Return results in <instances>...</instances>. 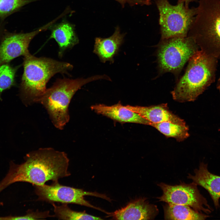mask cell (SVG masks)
I'll list each match as a JSON object with an SVG mask.
<instances>
[{"instance_id": "6da1fadb", "label": "cell", "mask_w": 220, "mask_h": 220, "mask_svg": "<svg viewBox=\"0 0 220 220\" xmlns=\"http://www.w3.org/2000/svg\"><path fill=\"white\" fill-rule=\"evenodd\" d=\"M24 159L25 162L20 164L10 163L8 172L0 185L5 188L18 182L41 185L50 180L58 182L71 175L68 170L69 160L64 152L41 148L29 152Z\"/></svg>"}, {"instance_id": "7a4b0ae2", "label": "cell", "mask_w": 220, "mask_h": 220, "mask_svg": "<svg viewBox=\"0 0 220 220\" xmlns=\"http://www.w3.org/2000/svg\"><path fill=\"white\" fill-rule=\"evenodd\" d=\"M23 65L20 94L27 106L38 102L52 77L58 73L67 74L73 68L69 63L47 57H36L30 53L24 57Z\"/></svg>"}, {"instance_id": "3957f363", "label": "cell", "mask_w": 220, "mask_h": 220, "mask_svg": "<svg viewBox=\"0 0 220 220\" xmlns=\"http://www.w3.org/2000/svg\"><path fill=\"white\" fill-rule=\"evenodd\" d=\"M218 59L201 50L189 60L185 72L171 92L173 99L179 102L193 101L215 79Z\"/></svg>"}, {"instance_id": "277c9868", "label": "cell", "mask_w": 220, "mask_h": 220, "mask_svg": "<svg viewBox=\"0 0 220 220\" xmlns=\"http://www.w3.org/2000/svg\"><path fill=\"white\" fill-rule=\"evenodd\" d=\"M101 79L109 80L110 78L104 75L86 79H59L50 87L46 89L38 103L45 108L54 126L62 130L69 120L68 107L75 94L86 84Z\"/></svg>"}, {"instance_id": "5b68a950", "label": "cell", "mask_w": 220, "mask_h": 220, "mask_svg": "<svg viewBox=\"0 0 220 220\" xmlns=\"http://www.w3.org/2000/svg\"><path fill=\"white\" fill-rule=\"evenodd\" d=\"M188 36L201 50L220 59V0H200Z\"/></svg>"}, {"instance_id": "8992f818", "label": "cell", "mask_w": 220, "mask_h": 220, "mask_svg": "<svg viewBox=\"0 0 220 220\" xmlns=\"http://www.w3.org/2000/svg\"><path fill=\"white\" fill-rule=\"evenodd\" d=\"M159 13L161 40L175 37H185L194 21L196 8L186 7L184 2L178 1L173 5L168 0H156Z\"/></svg>"}, {"instance_id": "52a82bcc", "label": "cell", "mask_w": 220, "mask_h": 220, "mask_svg": "<svg viewBox=\"0 0 220 220\" xmlns=\"http://www.w3.org/2000/svg\"><path fill=\"white\" fill-rule=\"evenodd\" d=\"M158 46L157 56L160 70L176 75L199 50L194 39L189 36L161 40Z\"/></svg>"}, {"instance_id": "ba28073f", "label": "cell", "mask_w": 220, "mask_h": 220, "mask_svg": "<svg viewBox=\"0 0 220 220\" xmlns=\"http://www.w3.org/2000/svg\"><path fill=\"white\" fill-rule=\"evenodd\" d=\"M157 185L163 192L162 195L157 197L159 201L189 206L206 214L213 211L206 198L200 193L197 185L193 182L187 184L180 181L179 184L174 185L161 182Z\"/></svg>"}, {"instance_id": "9c48e42d", "label": "cell", "mask_w": 220, "mask_h": 220, "mask_svg": "<svg viewBox=\"0 0 220 220\" xmlns=\"http://www.w3.org/2000/svg\"><path fill=\"white\" fill-rule=\"evenodd\" d=\"M35 192L38 196L37 200L44 201L51 204L55 202L62 204H72L91 207L107 213L104 210L95 207L85 200L86 195L101 197L108 201L110 199L106 195L96 192L85 191L82 189L60 184L58 182H53L51 185L44 184L34 186Z\"/></svg>"}, {"instance_id": "30bf717a", "label": "cell", "mask_w": 220, "mask_h": 220, "mask_svg": "<svg viewBox=\"0 0 220 220\" xmlns=\"http://www.w3.org/2000/svg\"><path fill=\"white\" fill-rule=\"evenodd\" d=\"M57 17L52 21L33 31L24 33L10 32L7 30L2 38L0 45V66L9 63L18 57H24L30 53L28 50L29 44L41 32L50 28L58 19Z\"/></svg>"}, {"instance_id": "8fae6325", "label": "cell", "mask_w": 220, "mask_h": 220, "mask_svg": "<svg viewBox=\"0 0 220 220\" xmlns=\"http://www.w3.org/2000/svg\"><path fill=\"white\" fill-rule=\"evenodd\" d=\"M156 205L149 203L145 197L136 199L124 207L110 213L116 220H152L159 213Z\"/></svg>"}, {"instance_id": "7c38bea8", "label": "cell", "mask_w": 220, "mask_h": 220, "mask_svg": "<svg viewBox=\"0 0 220 220\" xmlns=\"http://www.w3.org/2000/svg\"><path fill=\"white\" fill-rule=\"evenodd\" d=\"M125 106L127 109L138 113L152 123L169 122L186 126L185 121L171 112L166 103L149 106Z\"/></svg>"}, {"instance_id": "4fadbf2b", "label": "cell", "mask_w": 220, "mask_h": 220, "mask_svg": "<svg viewBox=\"0 0 220 220\" xmlns=\"http://www.w3.org/2000/svg\"><path fill=\"white\" fill-rule=\"evenodd\" d=\"M97 114L121 123H133L149 125L151 122L138 113L127 109L120 103L111 105L97 104L91 106Z\"/></svg>"}, {"instance_id": "5bb4252c", "label": "cell", "mask_w": 220, "mask_h": 220, "mask_svg": "<svg viewBox=\"0 0 220 220\" xmlns=\"http://www.w3.org/2000/svg\"><path fill=\"white\" fill-rule=\"evenodd\" d=\"M194 174H189L187 178L193 182L206 189L211 196L216 209L220 207V176L210 172L207 164L203 162L200 164L198 169L194 170Z\"/></svg>"}, {"instance_id": "9a60e30c", "label": "cell", "mask_w": 220, "mask_h": 220, "mask_svg": "<svg viewBox=\"0 0 220 220\" xmlns=\"http://www.w3.org/2000/svg\"><path fill=\"white\" fill-rule=\"evenodd\" d=\"M124 34L121 33L119 27L111 36L105 38H96L93 52L97 55L103 63L109 61L113 63L114 57L118 53L122 44Z\"/></svg>"}, {"instance_id": "2e32d148", "label": "cell", "mask_w": 220, "mask_h": 220, "mask_svg": "<svg viewBox=\"0 0 220 220\" xmlns=\"http://www.w3.org/2000/svg\"><path fill=\"white\" fill-rule=\"evenodd\" d=\"M50 38H53L57 42L59 48L58 55L61 57L66 50L72 48L79 42L73 26L66 21L62 22L52 28Z\"/></svg>"}, {"instance_id": "e0dca14e", "label": "cell", "mask_w": 220, "mask_h": 220, "mask_svg": "<svg viewBox=\"0 0 220 220\" xmlns=\"http://www.w3.org/2000/svg\"><path fill=\"white\" fill-rule=\"evenodd\" d=\"M163 207L165 219L205 220L210 217L186 205L166 203Z\"/></svg>"}, {"instance_id": "ac0fdd59", "label": "cell", "mask_w": 220, "mask_h": 220, "mask_svg": "<svg viewBox=\"0 0 220 220\" xmlns=\"http://www.w3.org/2000/svg\"><path fill=\"white\" fill-rule=\"evenodd\" d=\"M150 126L156 128L167 137L173 138L180 142L189 135L187 126H183L169 122L158 123H151Z\"/></svg>"}, {"instance_id": "d6986e66", "label": "cell", "mask_w": 220, "mask_h": 220, "mask_svg": "<svg viewBox=\"0 0 220 220\" xmlns=\"http://www.w3.org/2000/svg\"><path fill=\"white\" fill-rule=\"evenodd\" d=\"M53 207L55 217L61 220H102L101 218L88 214L85 211L79 212L72 210L67 204L56 205L51 204Z\"/></svg>"}, {"instance_id": "ffe728a7", "label": "cell", "mask_w": 220, "mask_h": 220, "mask_svg": "<svg viewBox=\"0 0 220 220\" xmlns=\"http://www.w3.org/2000/svg\"><path fill=\"white\" fill-rule=\"evenodd\" d=\"M19 67H13L8 63L0 66V99L4 91L16 85L15 75Z\"/></svg>"}, {"instance_id": "44dd1931", "label": "cell", "mask_w": 220, "mask_h": 220, "mask_svg": "<svg viewBox=\"0 0 220 220\" xmlns=\"http://www.w3.org/2000/svg\"><path fill=\"white\" fill-rule=\"evenodd\" d=\"M37 0H0V19L5 20L25 5Z\"/></svg>"}, {"instance_id": "7402d4cb", "label": "cell", "mask_w": 220, "mask_h": 220, "mask_svg": "<svg viewBox=\"0 0 220 220\" xmlns=\"http://www.w3.org/2000/svg\"><path fill=\"white\" fill-rule=\"evenodd\" d=\"M50 217H55V216L54 215H50L49 211L42 212L37 210L34 211L29 210L27 211L26 214L25 215L0 217V220H38L45 219Z\"/></svg>"}, {"instance_id": "603a6c76", "label": "cell", "mask_w": 220, "mask_h": 220, "mask_svg": "<svg viewBox=\"0 0 220 220\" xmlns=\"http://www.w3.org/2000/svg\"><path fill=\"white\" fill-rule=\"evenodd\" d=\"M126 2L128 3L130 5H140L149 6L151 4V0H125Z\"/></svg>"}, {"instance_id": "cb8c5ba5", "label": "cell", "mask_w": 220, "mask_h": 220, "mask_svg": "<svg viewBox=\"0 0 220 220\" xmlns=\"http://www.w3.org/2000/svg\"><path fill=\"white\" fill-rule=\"evenodd\" d=\"M6 26L5 20L0 19V45L3 36L7 30Z\"/></svg>"}, {"instance_id": "d4e9b609", "label": "cell", "mask_w": 220, "mask_h": 220, "mask_svg": "<svg viewBox=\"0 0 220 220\" xmlns=\"http://www.w3.org/2000/svg\"><path fill=\"white\" fill-rule=\"evenodd\" d=\"M178 1L183 2L185 3V6L187 8H189V4L191 2H196L197 0H178Z\"/></svg>"}, {"instance_id": "484cf974", "label": "cell", "mask_w": 220, "mask_h": 220, "mask_svg": "<svg viewBox=\"0 0 220 220\" xmlns=\"http://www.w3.org/2000/svg\"><path fill=\"white\" fill-rule=\"evenodd\" d=\"M120 3L123 6H124L126 2L125 0H115Z\"/></svg>"}, {"instance_id": "4316f807", "label": "cell", "mask_w": 220, "mask_h": 220, "mask_svg": "<svg viewBox=\"0 0 220 220\" xmlns=\"http://www.w3.org/2000/svg\"><path fill=\"white\" fill-rule=\"evenodd\" d=\"M217 86L218 89V90L220 93V77L218 81Z\"/></svg>"}, {"instance_id": "83f0119b", "label": "cell", "mask_w": 220, "mask_h": 220, "mask_svg": "<svg viewBox=\"0 0 220 220\" xmlns=\"http://www.w3.org/2000/svg\"><path fill=\"white\" fill-rule=\"evenodd\" d=\"M4 189V188L3 187L0 186V193L2 190ZM2 205H3V203H2V202H0V206Z\"/></svg>"}]
</instances>
